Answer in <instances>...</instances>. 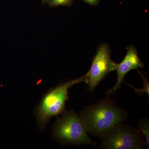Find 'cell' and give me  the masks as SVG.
<instances>
[{
	"mask_svg": "<svg viewBox=\"0 0 149 149\" xmlns=\"http://www.w3.org/2000/svg\"><path fill=\"white\" fill-rule=\"evenodd\" d=\"M85 2L91 6H96L98 4L101 0H83Z\"/></svg>",
	"mask_w": 149,
	"mask_h": 149,
	"instance_id": "9",
	"label": "cell"
},
{
	"mask_svg": "<svg viewBox=\"0 0 149 149\" xmlns=\"http://www.w3.org/2000/svg\"><path fill=\"white\" fill-rule=\"evenodd\" d=\"M83 82L88 83L87 73L50 88L43 94L41 101L34 110L38 126L42 133L52 118H57L66 111L65 104L69 99L68 89L75 84Z\"/></svg>",
	"mask_w": 149,
	"mask_h": 149,
	"instance_id": "2",
	"label": "cell"
},
{
	"mask_svg": "<svg viewBox=\"0 0 149 149\" xmlns=\"http://www.w3.org/2000/svg\"><path fill=\"white\" fill-rule=\"evenodd\" d=\"M128 115V112L107 98L85 108L80 116L87 132L100 137L113 126L126 120Z\"/></svg>",
	"mask_w": 149,
	"mask_h": 149,
	"instance_id": "1",
	"label": "cell"
},
{
	"mask_svg": "<svg viewBox=\"0 0 149 149\" xmlns=\"http://www.w3.org/2000/svg\"><path fill=\"white\" fill-rule=\"evenodd\" d=\"M139 127L140 131L142 132L143 135L146 137V144L148 145V148L149 147V119H141L139 122Z\"/></svg>",
	"mask_w": 149,
	"mask_h": 149,
	"instance_id": "7",
	"label": "cell"
},
{
	"mask_svg": "<svg viewBox=\"0 0 149 149\" xmlns=\"http://www.w3.org/2000/svg\"><path fill=\"white\" fill-rule=\"evenodd\" d=\"M100 137V149H142L146 143L140 130L120 123L113 126Z\"/></svg>",
	"mask_w": 149,
	"mask_h": 149,
	"instance_id": "4",
	"label": "cell"
},
{
	"mask_svg": "<svg viewBox=\"0 0 149 149\" xmlns=\"http://www.w3.org/2000/svg\"><path fill=\"white\" fill-rule=\"evenodd\" d=\"M144 66V63L139 58L136 47L133 45L129 46L123 60L116 65L115 70L117 72V81L115 85L107 92V95H111L115 94L118 89H121V85L124 82L123 79L129 71L138 68H143Z\"/></svg>",
	"mask_w": 149,
	"mask_h": 149,
	"instance_id": "6",
	"label": "cell"
},
{
	"mask_svg": "<svg viewBox=\"0 0 149 149\" xmlns=\"http://www.w3.org/2000/svg\"><path fill=\"white\" fill-rule=\"evenodd\" d=\"M117 63L112 60L110 48L106 43L99 46L90 70L87 73L88 89L91 92L110 72L115 70Z\"/></svg>",
	"mask_w": 149,
	"mask_h": 149,
	"instance_id": "5",
	"label": "cell"
},
{
	"mask_svg": "<svg viewBox=\"0 0 149 149\" xmlns=\"http://www.w3.org/2000/svg\"><path fill=\"white\" fill-rule=\"evenodd\" d=\"M73 0H47L46 3L51 8L56 7L60 6H70Z\"/></svg>",
	"mask_w": 149,
	"mask_h": 149,
	"instance_id": "8",
	"label": "cell"
},
{
	"mask_svg": "<svg viewBox=\"0 0 149 149\" xmlns=\"http://www.w3.org/2000/svg\"><path fill=\"white\" fill-rule=\"evenodd\" d=\"M47 0H42V3L43 4H45L46 3V2H47Z\"/></svg>",
	"mask_w": 149,
	"mask_h": 149,
	"instance_id": "10",
	"label": "cell"
},
{
	"mask_svg": "<svg viewBox=\"0 0 149 149\" xmlns=\"http://www.w3.org/2000/svg\"><path fill=\"white\" fill-rule=\"evenodd\" d=\"M57 118L52 130L54 140L60 145H91L96 147L87 133L80 116L74 111H65Z\"/></svg>",
	"mask_w": 149,
	"mask_h": 149,
	"instance_id": "3",
	"label": "cell"
}]
</instances>
